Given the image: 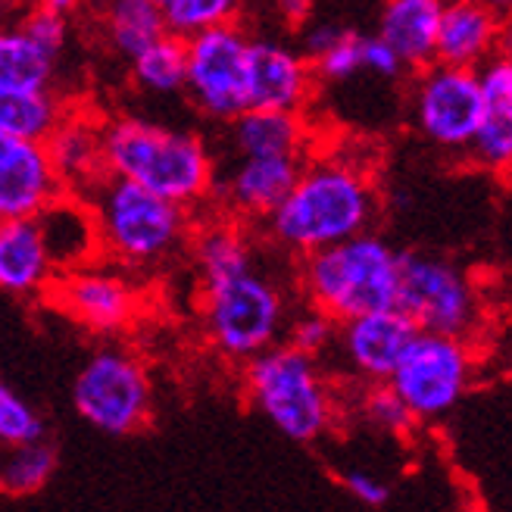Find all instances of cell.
<instances>
[{
	"mask_svg": "<svg viewBox=\"0 0 512 512\" xmlns=\"http://www.w3.org/2000/svg\"><path fill=\"white\" fill-rule=\"evenodd\" d=\"M63 110L66 104L54 88L0 85V132L44 141V135L54 128Z\"/></svg>",
	"mask_w": 512,
	"mask_h": 512,
	"instance_id": "26",
	"label": "cell"
},
{
	"mask_svg": "<svg viewBox=\"0 0 512 512\" xmlns=\"http://www.w3.org/2000/svg\"><path fill=\"white\" fill-rule=\"evenodd\" d=\"M60 60L38 47L13 19L0 22V85L7 88H54Z\"/></svg>",
	"mask_w": 512,
	"mask_h": 512,
	"instance_id": "25",
	"label": "cell"
},
{
	"mask_svg": "<svg viewBox=\"0 0 512 512\" xmlns=\"http://www.w3.org/2000/svg\"><path fill=\"white\" fill-rule=\"evenodd\" d=\"M13 22L29 35L38 47H44L47 54L63 57L69 47V35H72V19H63L57 13H50L47 7L35 4L13 13Z\"/></svg>",
	"mask_w": 512,
	"mask_h": 512,
	"instance_id": "33",
	"label": "cell"
},
{
	"mask_svg": "<svg viewBox=\"0 0 512 512\" xmlns=\"http://www.w3.org/2000/svg\"><path fill=\"white\" fill-rule=\"evenodd\" d=\"M275 16L288 25V29H300L313 16V0H272Z\"/></svg>",
	"mask_w": 512,
	"mask_h": 512,
	"instance_id": "37",
	"label": "cell"
},
{
	"mask_svg": "<svg viewBox=\"0 0 512 512\" xmlns=\"http://www.w3.org/2000/svg\"><path fill=\"white\" fill-rule=\"evenodd\" d=\"M444 0H384L378 16V38L388 44L406 72L434 63Z\"/></svg>",
	"mask_w": 512,
	"mask_h": 512,
	"instance_id": "23",
	"label": "cell"
},
{
	"mask_svg": "<svg viewBox=\"0 0 512 512\" xmlns=\"http://www.w3.org/2000/svg\"><path fill=\"white\" fill-rule=\"evenodd\" d=\"M60 194L44 141L0 132V219H35Z\"/></svg>",
	"mask_w": 512,
	"mask_h": 512,
	"instance_id": "16",
	"label": "cell"
},
{
	"mask_svg": "<svg viewBox=\"0 0 512 512\" xmlns=\"http://www.w3.org/2000/svg\"><path fill=\"white\" fill-rule=\"evenodd\" d=\"M475 378L472 341L416 331L388 384L416 422H434L459 406Z\"/></svg>",
	"mask_w": 512,
	"mask_h": 512,
	"instance_id": "8",
	"label": "cell"
},
{
	"mask_svg": "<svg viewBox=\"0 0 512 512\" xmlns=\"http://www.w3.org/2000/svg\"><path fill=\"white\" fill-rule=\"evenodd\" d=\"M47 157L54 163L63 191L85 194L107 175L104 166V119L91 110H75L66 104L54 128L44 135Z\"/></svg>",
	"mask_w": 512,
	"mask_h": 512,
	"instance_id": "18",
	"label": "cell"
},
{
	"mask_svg": "<svg viewBox=\"0 0 512 512\" xmlns=\"http://www.w3.org/2000/svg\"><path fill=\"white\" fill-rule=\"evenodd\" d=\"M110 4V0H82V10H91V13H100Z\"/></svg>",
	"mask_w": 512,
	"mask_h": 512,
	"instance_id": "40",
	"label": "cell"
},
{
	"mask_svg": "<svg viewBox=\"0 0 512 512\" xmlns=\"http://www.w3.org/2000/svg\"><path fill=\"white\" fill-rule=\"evenodd\" d=\"M35 4H41V0H10L13 10H25V7H35Z\"/></svg>",
	"mask_w": 512,
	"mask_h": 512,
	"instance_id": "42",
	"label": "cell"
},
{
	"mask_svg": "<svg viewBox=\"0 0 512 512\" xmlns=\"http://www.w3.org/2000/svg\"><path fill=\"white\" fill-rule=\"evenodd\" d=\"M244 10H247V0H172L163 13H166V25L172 35L191 38L203 29L241 22Z\"/></svg>",
	"mask_w": 512,
	"mask_h": 512,
	"instance_id": "29",
	"label": "cell"
},
{
	"mask_svg": "<svg viewBox=\"0 0 512 512\" xmlns=\"http://www.w3.org/2000/svg\"><path fill=\"white\" fill-rule=\"evenodd\" d=\"M132 85L150 97L185 94V38L166 32L160 41L144 47L138 57L128 60Z\"/></svg>",
	"mask_w": 512,
	"mask_h": 512,
	"instance_id": "27",
	"label": "cell"
},
{
	"mask_svg": "<svg viewBox=\"0 0 512 512\" xmlns=\"http://www.w3.org/2000/svg\"><path fill=\"white\" fill-rule=\"evenodd\" d=\"M41 7H47L50 13H57L63 19H72L82 10V0H41Z\"/></svg>",
	"mask_w": 512,
	"mask_h": 512,
	"instance_id": "38",
	"label": "cell"
},
{
	"mask_svg": "<svg viewBox=\"0 0 512 512\" xmlns=\"http://www.w3.org/2000/svg\"><path fill=\"white\" fill-rule=\"evenodd\" d=\"M13 7H10V0H0V22H7V19H13Z\"/></svg>",
	"mask_w": 512,
	"mask_h": 512,
	"instance_id": "41",
	"label": "cell"
},
{
	"mask_svg": "<svg viewBox=\"0 0 512 512\" xmlns=\"http://www.w3.org/2000/svg\"><path fill=\"white\" fill-rule=\"evenodd\" d=\"M97 19L107 50L125 63L169 32L166 13L150 0H110Z\"/></svg>",
	"mask_w": 512,
	"mask_h": 512,
	"instance_id": "24",
	"label": "cell"
},
{
	"mask_svg": "<svg viewBox=\"0 0 512 512\" xmlns=\"http://www.w3.org/2000/svg\"><path fill=\"white\" fill-rule=\"evenodd\" d=\"M397 310L416 331L475 341L484 328V294L478 278L441 253H400Z\"/></svg>",
	"mask_w": 512,
	"mask_h": 512,
	"instance_id": "7",
	"label": "cell"
},
{
	"mask_svg": "<svg viewBox=\"0 0 512 512\" xmlns=\"http://www.w3.org/2000/svg\"><path fill=\"white\" fill-rule=\"evenodd\" d=\"M47 425L38 416V409L22 400L7 381H0V444L19 447V444H32L44 441Z\"/></svg>",
	"mask_w": 512,
	"mask_h": 512,
	"instance_id": "30",
	"label": "cell"
},
{
	"mask_svg": "<svg viewBox=\"0 0 512 512\" xmlns=\"http://www.w3.org/2000/svg\"><path fill=\"white\" fill-rule=\"evenodd\" d=\"M225 125H228V138H232V150L244 153V157L306 160L316 147V132L303 119V113L247 107Z\"/></svg>",
	"mask_w": 512,
	"mask_h": 512,
	"instance_id": "21",
	"label": "cell"
},
{
	"mask_svg": "<svg viewBox=\"0 0 512 512\" xmlns=\"http://www.w3.org/2000/svg\"><path fill=\"white\" fill-rule=\"evenodd\" d=\"M316 82L322 85H341L350 82L353 75L363 72V35H356L353 29H347L335 44L325 47L319 57L310 60Z\"/></svg>",
	"mask_w": 512,
	"mask_h": 512,
	"instance_id": "31",
	"label": "cell"
},
{
	"mask_svg": "<svg viewBox=\"0 0 512 512\" xmlns=\"http://www.w3.org/2000/svg\"><path fill=\"white\" fill-rule=\"evenodd\" d=\"M191 256L200 278V313L216 353L247 363L281 341L291 316L288 294L260 263L244 222L210 219L191 232Z\"/></svg>",
	"mask_w": 512,
	"mask_h": 512,
	"instance_id": "1",
	"label": "cell"
},
{
	"mask_svg": "<svg viewBox=\"0 0 512 512\" xmlns=\"http://www.w3.org/2000/svg\"><path fill=\"white\" fill-rule=\"evenodd\" d=\"M150 4H157V7H160V10H166V7H169V4H172V0H150Z\"/></svg>",
	"mask_w": 512,
	"mask_h": 512,
	"instance_id": "43",
	"label": "cell"
},
{
	"mask_svg": "<svg viewBox=\"0 0 512 512\" xmlns=\"http://www.w3.org/2000/svg\"><path fill=\"white\" fill-rule=\"evenodd\" d=\"M413 335L416 325L397 306H388V310H375L338 322V335L331 350L341 356V363L350 375H356L366 384H378L391 378Z\"/></svg>",
	"mask_w": 512,
	"mask_h": 512,
	"instance_id": "15",
	"label": "cell"
},
{
	"mask_svg": "<svg viewBox=\"0 0 512 512\" xmlns=\"http://www.w3.org/2000/svg\"><path fill=\"white\" fill-rule=\"evenodd\" d=\"M335 335H338V322L331 319L328 313L316 310V306H310V303H306L303 313L288 316V325H285V344L297 347L300 353L316 356V360L322 353L331 350Z\"/></svg>",
	"mask_w": 512,
	"mask_h": 512,
	"instance_id": "32",
	"label": "cell"
},
{
	"mask_svg": "<svg viewBox=\"0 0 512 512\" xmlns=\"http://www.w3.org/2000/svg\"><path fill=\"white\" fill-rule=\"evenodd\" d=\"M481 4H488L494 13L506 16V13H509V7H512V0H481Z\"/></svg>",
	"mask_w": 512,
	"mask_h": 512,
	"instance_id": "39",
	"label": "cell"
},
{
	"mask_svg": "<svg viewBox=\"0 0 512 512\" xmlns=\"http://www.w3.org/2000/svg\"><path fill=\"white\" fill-rule=\"evenodd\" d=\"M344 488L360 500V503H366V506H372V509H378V506H384L391 500V488L384 481H378L375 475H369V472H360V469H353V472H347L344 475Z\"/></svg>",
	"mask_w": 512,
	"mask_h": 512,
	"instance_id": "36",
	"label": "cell"
},
{
	"mask_svg": "<svg viewBox=\"0 0 512 512\" xmlns=\"http://www.w3.org/2000/svg\"><path fill=\"white\" fill-rule=\"evenodd\" d=\"M244 388L260 416L285 438L313 444L331 428L335 397L319 360L291 344H272L244 363Z\"/></svg>",
	"mask_w": 512,
	"mask_h": 512,
	"instance_id": "6",
	"label": "cell"
},
{
	"mask_svg": "<svg viewBox=\"0 0 512 512\" xmlns=\"http://www.w3.org/2000/svg\"><path fill=\"white\" fill-rule=\"evenodd\" d=\"M35 222L57 272L82 266L94 260V256H100L97 225H94L88 200L82 194L63 191L35 216Z\"/></svg>",
	"mask_w": 512,
	"mask_h": 512,
	"instance_id": "22",
	"label": "cell"
},
{
	"mask_svg": "<svg viewBox=\"0 0 512 512\" xmlns=\"http://www.w3.org/2000/svg\"><path fill=\"white\" fill-rule=\"evenodd\" d=\"M100 256L128 272H153L172 263L191 241L194 213L135 182L104 175L85 194Z\"/></svg>",
	"mask_w": 512,
	"mask_h": 512,
	"instance_id": "4",
	"label": "cell"
},
{
	"mask_svg": "<svg viewBox=\"0 0 512 512\" xmlns=\"http://www.w3.org/2000/svg\"><path fill=\"white\" fill-rule=\"evenodd\" d=\"M104 166L191 213L216 182V160L200 135L132 113L104 119Z\"/></svg>",
	"mask_w": 512,
	"mask_h": 512,
	"instance_id": "3",
	"label": "cell"
},
{
	"mask_svg": "<svg viewBox=\"0 0 512 512\" xmlns=\"http://www.w3.org/2000/svg\"><path fill=\"white\" fill-rule=\"evenodd\" d=\"M303 160L294 157H244L235 153L225 172L216 169L210 200L219 203L222 216L238 222H263L291 191Z\"/></svg>",
	"mask_w": 512,
	"mask_h": 512,
	"instance_id": "14",
	"label": "cell"
},
{
	"mask_svg": "<svg viewBox=\"0 0 512 512\" xmlns=\"http://www.w3.org/2000/svg\"><path fill=\"white\" fill-rule=\"evenodd\" d=\"M72 406L91 428L125 438L150 422V375L132 350L100 347L72 381Z\"/></svg>",
	"mask_w": 512,
	"mask_h": 512,
	"instance_id": "9",
	"label": "cell"
},
{
	"mask_svg": "<svg viewBox=\"0 0 512 512\" xmlns=\"http://www.w3.org/2000/svg\"><path fill=\"white\" fill-rule=\"evenodd\" d=\"M50 303L94 335H119L141 313V288L128 272L104 256L57 272L47 291Z\"/></svg>",
	"mask_w": 512,
	"mask_h": 512,
	"instance_id": "12",
	"label": "cell"
},
{
	"mask_svg": "<svg viewBox=\"0 0 512 512\" xmlns=\"http://www.w3.org/2000/svg\"><path fill=\"white\" fill-rule=\"evenodd\" d=\"M316 72L300 47L272 38L250 35L247 44V107L303 113L316 97Z\"/></svg>",
	"mask_w": 512,
	"mask_h": 512,
	"instance_id": "13",
	"label": "cell"
},
{
	"mask_svg": "<svg viewBox=\"0 0 512 512\" xmlns=\"http://www.w3.org/2000/svg\"><path fill=\"white\" fill-rule=\"evenodd\" d=\"M297 285L306 303L335 322L397 306L400 250L378 232H360L300 256Z\"/></svg>",
	"mask_w": 512,
	"mask_h": 512,
	"instance_id": "5",
	"label": "cell"
},
{
	"mask_svg": "<svg viewBox=\"0 0 512 512\" xmlns=\"http://www.w3.org/2000/svg\"><path fill=\"white\" fill-rule=\"evenodd\" d=\"M363 416L381 428V431H391V434H406L409 428L416 425L413 413L406 409V403L394 394V388L388 381H378L369 384V391L363 397Z\"/></svg>",
	"mask_w": 512,
	"mask_h": 512,
	"instance_id": "34",
	"label": "cell"
},
{
	"mask_svg": "<svg viewBox=\"0 0 512 512\" xmlns=\"http://www.w3.org/2000/svg\"><path fill=\"white\" fill-rule=\"evenodd\" d=\"M57 469V450L47 441H32L10 447V456L0 463V491L4 494H35Z\"/></svg>",
	"mask_w": 512,
	"mask_h": 512,
	"instance_id": "28",
	"label": "cell"
},
{
	"mask_svg": "<svg viewBox=\"0 0 512 512\" xmlns=\"http://www.w3.org/2000/svg\"><path fill=\"white\" fill-rule=\"evenodd\" d=\"M363 72L375 75V79H388V82L406 75L397 54L378 35H363Z\"/></svg>",
	"mask_w": 512,
	"mask_h": 512,
	"instance_id": "35",
	"label": "cell"
},
{
	"mask_svg": "<svg viewBox=\"0 0 512 512\" xmlns=\"http://www.w3.org/2000/svg\"><path fill=\"white\" fill-rule=\"evenodd\" d=\"M57 278L35 219H0V291L10 297H44Z\"/></svg>",
	"mask_w": 512,
	"mask_h": 512,
	"instance_id": "20",
	"label": "cell"
},
{
	"mask_svg": "<svg viewBox=\"0 0 512 512\" xmlns=\"http://www.w3.org/2000/svg\"><path fill=\"white\" fill-rule=\"evenodd\" d=\"M406 104L419 138L444 153H466L484 116L478 72L438 60L413 72Z\"/></svg>",
	"mask_w": 512,
	"mask_h": 512,
	"instance_id": "10",
	"label": "cell"
},
{
	"mask_svg": "<svg viewBox=\"0 0 512 512\" xmlns=\"http://www.w3.org/2000/svg\"><path fill=\"white\" fill-rule=\"evenodd\" d=\"M247 44L250 32L241 22L185 38V94L213 122L247 110Z\"/></svg>",
	"mask_w": 512,
	"mask_h": 512,
	"instance_id": "11",
	"label": "cell"
},
{
	"mask_svg": "<svg viewBox=\"0 0 512 512\" xmlns=\"http://www.w3.org/2000/svg\"><path fill=\"white\" fill-rule=\"evenodd\" d=\"M506 38V16L494 13L481 0H444L434 60L447 66L478 69L484 60L500 54Z\"/></svg>",
	"mask_w": 512,
	"mask_h": 512,
	"instance_id": "19",
	"label": "cell"
},
{
	"mask_svg": "<svg viewBox=\"0 0 512 512\" xmlns=\"http://www.w3.org/2000/svg\"><path fill=\"white\" fill-rule=\"evenodd\" d=\"M475 72L484 97V116L463 157L491 175H506L512 166V60L506 50H500Z\"/></svg>",
	"mask_w": 512,
	"mask_h": 512,
	"instance_id": "17",
	"label": "cell"
},
{
	"mask_svg": "<svg viewBox=\"0 0 512 512\" xmlns=\"http://www.w3.org/2000/svg\"><path fill=\"white\" fill-rule=\"evenodd\" d=\"M378 213V178L363 153L313 150L285 200L263 219V228L275 247L291 256H306L369 232Z\"/></svg>",
	"mask_w": 512,
	"mask_h": 512,
	"instance_id": "2",
	"label": "cell"
}]
</instances>
